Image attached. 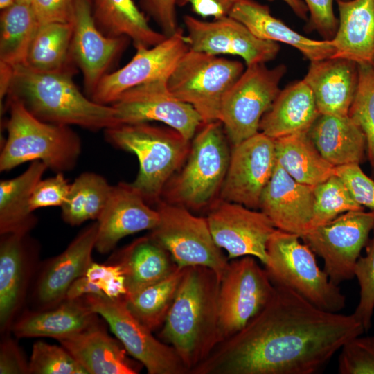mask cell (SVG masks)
<instances>
[{
	"label": "cell",
	"instance_id": "cell-32",
	"mask_svg": "<svg viewBox=\"0 0 374 374\" xmlns=\"http://www.w3.org/2000/svg\"><path fill=\"white\" fill-rule=\"evenodd\" d=\"M46 165L32 161L19 175L0 181V234H28L35 226L37 217L30 208L35 185L42 179Z\"/></svg>",
	"mask_w": 374,
	"mask_h": 374
},
{
	"label": "cell",
	"instance_id": "cell-41",
	"mask_svg": "<svg viewBox=\"0 0 374 374\" xmlns=\"http://www.w3.org/2000/svg\"><path fill=\"white\" fill-rule=\"evenodd\" d=\"M30 374H88L62 346L42 341L35 342L28 361Z\"/></svg>",
	"mask_w": 374,
	"mask_h": 374
},
{
	"label": "cell",
	"instance_id": "cell-21",
	"mask_svg": "<svg viewBox=\"0 0 374 374\" xmlns=\"http://www.w3.org/2000/svg\"><path fill=\"white\" fill-rule=\"evenodd\" d=\"M97 231L96 221L84 228L61 253L49 260L43 267L33 293L41 309L64 301L72 283L85 275L93 262Z\"/></svg>",
	"mask_w": 374,
	"mask_h": 374
},
{
	"label": "cell",
	"instance_id": "cell-50",
	"mask_svg": "<svg viewBox=\"0 0 374 374\" xmlns=\"http://www.w3.org/2000/svg\"><path fill=\"white\" fill-rule=\"evenodd\" d=\"M238 0H176L177 6L189 5L197 15L217 19L229 16Z\"/></svg>",
	"mask_w": 374,
	"mask_h": 374
},
{
	"label": "cell",
	"instance_id": "cell-54",
	"mask_svg": "<svg viewBox=\"0 0 374 374\" xmlns=\"http://www.w3.org/2000/svg\"><path fill=\"white\" fill-rule=\"evenodd\" d=\"M33 0H16V2L29 3L30 4Z\"/></svg>",
	"mask_w": 374,
	"mask_h": 374
},
{
	"label": "cell",
	"instance_id": "cell-28",
	"mask_svg": "<svg viewBox=\"0 0 374 374\" xmlns=\"http://www.w3.org/2000/svg\"><path fill=\"white\" fill-rule=\"evenodd\" d=\"M339 23L332 57L374 64V0H336Z\"/></svg>",
	"mask_w": 374,
	"mask_h": 374
},
{
	"label": "cell",
	"instance_id": "cell-26",
	"mask_svg": "<svg viewBox=\"0 0 374 374\" xmlns=\"http://www.w3.org/2000/svg\"><path fill=\"white\" fill-rule=\"evenodd\" d=\"M229 16L257 37L290 45L310 62L332 57L335 52L330 40H316L299 34L274 17L269 6L255 0H238Z\"/></svg>",
	"mask_w": 374,
	"mask_h": 374
},
{
	"label": "cell",
	"instance_id": "cell-45",
	"mask_svg": "<svg viewBox=\"0 0 374 374\" xmlns=\"http://www.w3.org/2000/svg\"><path fill=\"white\" fill-rule=\"evenodd\" d=\"M71 184L58 172L54 177L41 179L35 185L30 198L33 211L49 206H62L66 202Z\"/></svg>",
	"mask_w": 374,
	"mask_h": 374
},
{
	"label": "cell",
	"instance_id": "cell-51",
	"mask_svg": "<svg viewBox=\"0 0 374 374\" xmlns=\"http://www.w3.org/2000/svg\"><path fill=\"white\" fill-rule=\"evenodd\" d=\"M89 294L104 295L100 288L84 275L72 283L66 292L65 299L74 300Z\"/></svg>",
	"mask_w": 374,
	"mask_h": 374
},
{
	"label": "cell",
	"instance_id": "cell-14",
	"mask_svg": "<svg viewBox=\"0 0 374 374\" xmlns=\"http://www.w3.org/2000/svg\"><path fill=\"white\" fill-rule=\"evenodd\" d=\"M112 105L118 125L160 122L191 141L202 125L198 113L190 105L176 98L169 91L167 79L131 88Z\"/></svg>",
	"mask_w": 374,
	"mask_h": 374
},
{
	"label": "cell",
	"instance_id": "cell-42",
	"mask_svg": "<svg viewBox=\"0 0 374 374\" xmlns=\"http://www.w3.org/2000/svg\"><path fill=\"white\" fill-rule=\"evenodd\" d=\"M373 238L366 245V255L360 256L354 268V277L359 285V299L353 314L364 330L371 327L374 311V229Z\"/></svg>",
	"mask_w": 374,
	"mask_h": 374
},
{
	"label": "cell",
	"instance_id": "cell-15",
	"mask_svg": "<svg viewBox=\"0 0 374 374\" xmlns=\"http://www.w3.org/2000/svg\"><path fill=\"white\" fill-rule=\"evenodd\" d=\"M206 218L215 244L229 260L251 256L265 265L267 244L276 228L261 211L219 198Z\"/></svg>",
	"mask_w": 374,
	"mask_h": 374
},
{
	"label": "cell",
	"instance_id": "cell-55",
	"mask_svg": "<svg viewBox=\"0 0 374 374\" xmlns=\"http://www.w3.org/2000/svg\"><path fill=\"white\" fill-rule=\"evenodd\" d=\"M373 168V173H374V168Z\"/></svg>",
	"mask_w": 374,
	"mask_h": 374
},
{
	"label": "cell",
	"instance_id": "cell-24",
	"mask_svg": "<svg viewBox=\"0 0 374 374\" xmlns=\"http://www.w3.org/2000/svg\"><path fill=\"white\" fill-rule=\"evenodd\" d=\"M321 114L348 116L358 82V64L344 58L310 62L303 78Z\"/></svg>",
	"mask_w": 374,
	"mask_h": 374
},
{
	"label": "cell",
	"instance_id": "cell-11",
	"mask_svg": "<svg viewBox=\"0 0 374 374\" xmlns=\"http://www.w3.org/2000/svg\"><path fill=\"white\" fill-rule=\"evenodd\" d=\"M251 256L232 259L218 295L220 342L242 330L268 303L275 286L265 268Z\"/></svg>",
	"mask_w": 374,
	"mask_h": 374
},
{
	"label": "cell",
	"instance_id": "cell-37",
	"mask_svg": "<svg viewBox=\"0 0 374 374\" xmlns=\"http://www.w3.org/2000/svg\"><path fill=\"white\" fill-rule=\"evenodd\" d=\"M112 186L99 174H80L71 184L67 199L61 206L63 220L71 226L97 220L107 204Z\"/></svg>",
	"mask_w": 374,
	"mask_h": 374
},
{
	"label": "cell",
	"instance_id": "cell-4",
	"mask_svg": "<svg viewBox=\"0 0 374 374\" xmlns=\"http://www.w3.org/2000/svg\"><path fill=\"white\" fill-rule=\"evenodd\" d=\"M10 112L7 137L0 154V171L40 161L55 173L72 170L82 152V141L71 126L42 121L17 98L7 97Z\"/></svg>",
	"mask_w": 374,
	"mask_h": 374
},
{
	"label": "cell",
	"instance_id": "cell-19",
	"mask_svg": "<svg viewBox=\"0 0 374 374\" xmlns=\"http://www.w3.org/2000/svg\"><path fill=\"white\" fill-rule=\"evenodd\" d=\"M71 21V58L82 73L84 89L90 98L130 39L107 36L98 28L93 15L92 0H74Z\"/></svg>",
	"mask_w": 374,
	"mask_h": 374
},
{
	"label": "cell",
	"instance_id": "cell-1",
	"mask_svg": "<svg viewBox=\"0 0 374 374\" xmlns=\"http://www.w3.org/2000/svg\"><path fill=\"white\" fill-rule=\"evenodd\" d=\"M274 286L267 305L190 374H314L365 331L353 313L324 310Z\"/></svg>",
	"mask_w": 374,
	"mask_h": 374
},
{
	"label": "cell",
	"instance_id": "cell-30",
	"mask_svg": "<svg viewBox=\"0 0 374 374\" xmlns=\"http://www.w3.org/2000/svg\"><path fill=\"white\" fill-rule=\"evenodd\" d=\"M308 134L323 157L335 167L359 165L364 161L366 136L348 115L320 114Z\"/></svg>",
	"mask_w": 374,
	"mask_h": 374
},
{
	"label": "cell",
	"instance_id": "cell-49",
	"mask_svg": "<svg viewBox=\"0 0 374 374\" xmlns=\"http://www.w3.org/2000/svg\"><path fill=\"white\" fill-rule=\"evenodd\" d=\"M0 373H29L28 361L17 342L10 337H4L1 342Z\"/></svg>",
	"mask_w": 374,
	"mask_h": 374
},
{
	"label": "cell",
	"instance_id": "cell-36",
	"mask_svg": "<svg viewBox=\"0 0 374 374\" xmlns=\"http://www.w3.org/2000/svg\"><path fill=\"white\" fill-rule=\"evenodd\" d=\"M39 26L29 3L15 2L1 13L0 62L13 68L24 65Z\"/></svg>",
	"mask_w": 374,
	"mask_h": 374
},
{
	"label": "cell",
	"instance_id": "cell-29",
	"mask_svg": "<svg viewBox=\"0 0 374 374\" xmlns=\"http://www.w3.org/2000/svg\"><path fill=\"white\" fill-rule=\"evenodd\" d=\"M320 114L311 89L304 80L295 81L280 91L259 131L274 139L308 132Z\"/></svg>",
	"mask_w": 374,
	"mask_h": 374
},
{
	"label": "cell",
	"instance_id": "cell-7",
	"mask_svg": "<svg viewBox=\"0 0 374 374\" xmlns=\"http://www.w3.org/2000/svg\"><path fill=\"white\" fill-rule=\"evenodd\" d=\"M264 265L271 283L289 288L315 306L339 312L346 305V296L321 269L315 253L296 234L279 229L267 244Z\"/></svg>",
	"mask_w": 374,
	"mask_h": 374
},
{
	"label": "cell",
	"instance_id": "cell-12",
	"mask_svg": "<svg viewBox=\"0 0 374 374\" xmlns=\"http://www.w3.org/2000/svg\"><path fill=\"white\" fill-rule=\"evenodd\" d=\"M84 299L101 316L127 353L145 367L148 374H187L188 370L175 348L157 339L152 331L135 318L124 297L110 299L89 294Z\"/></svg>",
	"mask_w": 374,
	"mask_h": 374
},
{
	"label": "cell",
	"instance_id": "cell-35",
	"mask_svg": "<svg viewBox=\"0 0 374 374\" xmlns=\"http://www.w3.org/2000/svg\"><path fill=\"white\" fill-rule=\"evenodd\" d=\"M73 25L51 22L39 26L29 46L24 65L34 71L75 73L71 55Z\"/></svg>",
	"mask_w": 374,
	"mask_h": 374
},
{
	"label": "cell",
	"instance_id": "cell-17",
	"mask_svg": "<svg viewBox=\"0 0 374 374\" xmlns=\"http://www.w3.org/2000/svg\"><path fill=\"white\" fill-rule=\"evenodd\" d=\"M132 60L122 68L109 73L100 82L90 98L112 105L127 90L152 81L168 79L182 55L189 49L181 28L152 47L139 46Z\"/></svg>",
	"mask_w": 374,
	"mask_h": 374
},
{
	"label": "cell",
	"instance_id": "cell-43",
	"mask_svg": "<svg viewBox=\"0 0 374 374\" xmlns=\"http://www.w3.org/2000/svg\"><path fill=\"white\" fill-rule=\"evenodd\" d=\"M361 335L347 341L340 349L339 373L374 374V335Z\"/></svg>",
	"mask_w": 374,
	"mask_h": 374
},
{
	"label": "cell",
	"instance_id": "cell-39",
	"mask_svg": "<svg viewBox=\"0 0 374 374\" xmlns=\"http://www.w3.org/2000/svg\"><path fill=\"white\" fill-rule=\"evenodd\" d=\"M364 209L353 199L343 180L334 174L314 187L313 214L309 230L325 224L344 213Z\"/></svg>",
	"mask_w": 374,
	"mask_h": 374
},
{
	"label": "cell",
	"instance_id": "cell-53",
	"mask_svg": "<svg viewBox=\"0 0 374 374\" xmlns=\"http://www.w3.org/2000/svg\"><path fill=\"white\" fill-rule=\"evenodd\" d=\"M16 2V0H0V8L3 10Z\"/></svg>",
	"mask_w": 374,
	"mask_h": 374
},
{
	"label": "cell",
	"instance_id": "cell-52",
	"mask_svg": "<svg viewBox=\"0 0 374 374\" xmlns=\"http://www.w3.org/2000/svg\"><path fill=\"white\" fill-rule=\"evenodd\" d=\"M274 1V0H269ZM292 9L294 13L303 20L308 19V10L303 0H282Z\"/></svg>",
	"mask_w": 374,
	"mask_h": 374
},
{
	"label": "cell",
	"instance_id": "cell-46",
	"mask_svg": "<svg viewBox=\"0 0 374 374\" xmlns=\"http://www.w3.org/2000/svg\"><path fill=\"white\" fill-rule=\"evenodd\" d=\"M303 1L309 14L307 31H317L324 39L331 40L335 36L339 23L333 7L336 0Z\"/></svg>",
	"mask_w": 374,
	"mask_h": 374
},
{
	"label": "cell",
	"instance_id": "cell-38",
	"mask_svg": "<svg viewBox=\"0 0 374 374\" xmlns=\"http://www.w3.org/2000/svg\"><path fill=\"white\" fill-rule=\"evenodd\" d=\"M185 268L178 267L165 278L124 297L128 310L152 332L163 326Z\"/></svg>",
	"mask_w": 374,
	"mask_h": 374
},
{
	"label": "cell",
	"instance_id": "cell-13",
	"mask_svg": "<svg viewBox=\"0 0 374 374\" xmlns=\"http://www.w3.org/2000/svg\"><path fill=\"white\" fill-rule=\"evenodd\" d=\"M374 229V211L344 213L301 237L323 260V270L339 285L354 278L355 265Z\"/></svg>",
	"mask_w": 374,
	"mask_h": 374
},
{
	"label": "cell",
	"instance_id": "cell-27",
	"mask_svg": "<svg viewBox=\"0 0 374 374\" xmlns=\"http://www.w3.org/2000/svg\"><path fill=\"white\" fill-rule=\"evenodd\" d=\"M84 297L64 299L58 304L28 312L11 329L18 338L51 337L57 340L78 334L99 321Z\"/></svg>",
	"mask_w": 374,
	"mask_h": 374
},
{
	"label": "cell",
	"instance_id": "cell-44",
	"mask_svg": "<svg viewBox=\"0 0 374 374\" xmlns=\"http://www.w3.org/2000/svg\"><path fill=\"white\" fill-rule=\"evenodd\" d=\"M357 203L374 211V181L364 173L359 164L335 168Z\"/></svg>",
	"mask_w": 374,
	"mask_h": 374
},
{
	"label": "cell",
	"instance_id": "cell-18",
	"mask_svg": "<svg viewBox=\"0 0 374 374\" xmlns=\"http://www.w3.org/2000/svg\"><path fill=\"white\" fill-rule=\"evenodd\" d=\"M276 164L274 139L261 132L233 145L220 199L258 209Z\"/></svg>",
	"mask_w": 374,
	"mask_h": 374
},
{
	"label": "cell",
	"instance_id": "cell-16",
	"mask_svg": "<svg viewBox=\"0 0 374 374\" xmlns=\"http://www.w3.org/2000/svg\"><path fill=\"white\" fill-rule=\"evenodd\" d=\"M183 21L187 44L194 51L239 56L247 66L265 64L275 59L280 51L278 42L257 37L231 16L208 21L186 15Z\"/></svg>",
	"mask_w": 374,
	"mask_h": 374
},
{
	"label": "cell",
	"instance_id": "cell-25",
	"mask_svg": "<svg viewBox=\"0 0 374 374\" xmlns=\"http://www.w3.org/2000/svg\"><path fill=\"white\" fill-rule=\"evenodd\" d=\"M28 234L8 233L0 240V327L11 328L25 297L30 271Z\"/></svg>",
	"mask_w": 374,
	"mask_h": 374
},
{
	"label": "cell",
	"instance_id": "cell-5",
	"mask_svg": "<svg viewBox=\"0 0 374 374\" xmlns=\"http://www.w3.org/2000/svg\"><path fill=\"white\" fill-rule=\"evenodd\" d=\"M104 132L108 143L136 156L139 172L131 184L148 204H157L166 184L184 163L191 141L170 127L150 123L118 125Z\"/></svg>",
	"mask_w": 374,
	"mask_h": 374
},
{
	"label": "cell",
	"instance_id": "cell-48",
	"mask_svg": "<svg viewBox=\"0 0 374 374\" xmlns=\"http://www.w3.org/2000/svg\"><path fill=\"white\" fill-rule=\"evenodd\" d=\"M74 0H33L30 5L39 24L70 22Z\"/></svg>",
	"mask_w": 374,
	"mask_h": 374
},
{
	"label": "cell",
	"instance_id": "cell-20",
	"mask_svg": "<svg viewBox=\"0 0 374 374\" xmlns=\"http://www.w3.org/2000/svg\"><path fill=\"white\" fill-rule=\"evenodd\" d=\"M96 221L95 249L104 254L111 251L123 238L154 229L159 213L131 183L119 182L112 186L107 204Z\"/></svg>",
	"mask_w": 374,
	"mask_h": 374
},
{
	"label": "cell",
	"instance_id": "cell-34",
	"mask_svg": "<svg viewBox=\"0 0 374 374\" xmlns=\"http://www.w3.org/2000/svg\"><path fill=\"white\" fill-rule=\"evenodd\" d=\"M276 162L298 182L314 187L335 174L310 139L308 132L274 139Z\"/></svg>",
	"mask_w": 374,
	"mask_h": 374
},
{
	"label": "cell",
	"instance_id": "cell-47",
	"mask_svg": "<svg viewBox=\"0 0 374 374\" xmlns=\"http://www.w3.org/2000/svg\"><path fill=\"white\" fill-rule=\"evenodd\" d=\"M142 8L167 37L179 29L176 0H140Z\"/></svg>",
	"mask_w": 374,
	"mask_h": 374
},
{
	"label": "cell",
	"instance_id": "cell-33",
	"mask_svg": "<svg viewBox=\"0 0 374 374\" xmlns=\"http://www.w3.org/2000/svg\"><path fill=\"white\" fill-rule=\"evenodd\" d=\"M93 15L106 35L126 37L139 46L152 47L167 36L154 30L133 0H92Z\"/></svg>",
	"mask_w": 374,
	"mask_h": 374
},
{
	"label": "cell",
	"instance_id": "cell-40",
	"mask_svg": "<svg viewBox=\"0 0 374 374\" xmlns=\"http://www.w3.org/2000/svg\"><path fill=\"white\" fill-rule=\"evenodd\" d=\"M348 116L362 130L366 155L374 168V64H358V82Z\"/></svg>",
	"mask_w": 374,
	"mask_h": 374
},
{
	"label": "cell",
	"instance_id": "cell-9",
	"mask_svg": "<svg viewBox=\"0 0 374 374\" xmlns=\"http://www.w3.org/2000/svg\"><path fill=\"white\" fill-rule=\"evenodd\" d=\"M157 209L159 221L149 235L168 251L177 266L206 267L221 280L229 261L215 244L206 217L161 199Z\"/></svg>",
	"mask_w": 374,
	"mask_h": 374
},
{
	"label": "cell",
	"instance_id": "cell-10",
	"mask_svg": "<svg viewBox=\"0 0 374 374\" xmlns=\"http://www.w3.org/2000/svg\"><path fill=\"white\" fill-rule=\"evenodd\" d=\"M286 72L282 64L271 69L265 63L249 65L228 90L219 121L233 145L260 132L261 119L279 93Z\"/></svg>",
	"mask_w": 374,
	"mask_h": 374
},
{
	"label": "cell",
	"instance_id": "cell-8",
	"mask_svg": "<svg viewBox=\"0 0 374 374\" xmlns=\"http://www.w3.org/2000/svg\"><path fill=\"white\" fill-rule=\"evenodd\" d=\"M238 60L188 49L167 79L170 92L192 106L202 123L219 121L223 98L244 71Z\"/></svg>",
	"mask_w": 374,
	"mask_h": 374
},
{
	"label": "cell",
	"instance_id": "cell-3",
	"mask_svg": "<svg viewBox=\"0 0 374 374\" xmlns=\"http://www.w3.org/2000/svg\"><path fill=\"white\" fill-rule=\"evenodd\" d=\"M72 76L69 73L40 72L20 65L14 68L6 97L17 98L33 116L46 123L92 131L118 125L114 108L84 96Z\"/></svg>",
	"mask_w": 374,
	"mask_h": 374
},
{
	"label": "cell",
	"instance_id": "cell-6",
	"mask_svg": "<svg viewBox=\"0 0 374 374\" xmlns=\"http://www.w3.org/2000/svg\"><path fill=\"white\" fill-rule=\"evenodd\" d=\"M228 141L220 121L202 123L184 163L166 184L161 199L191 211L209 209L220 198L227 172Z\"/></svg>",
	"mask_w": 374,
	"mask_h": 374
},
{
	"label": "cell",
	"instance_id": "cell-22",
	"mask_svg": "<svg viewBox=\"0 0 374 374\" xmlns=\"http://www.w3.org/2000/svg\"><path fill=\"white\" fill-rule=\"evenodd\" d=\"M313 206L314 187L298 182L276 162L259 209L277 229L301 237L310 229Z\"/></svg>",
	"mask_w": 374,
	"mask_h": 374
},
{
	"label": "cell",
	"instance_id": "cell-23",
	"mask_svg": "<svg viewBox=\"0 0 374 374\" xmlns=\"http://www.w3.org/2000/svg\"><path fill=\"white\" fill-rule=\"evenodd\" d=\"M57 341L88 374H136L143 366L132 361L120 341L109 336L99 322Z\"/></svg>",
	"mask_w": 374,
	"mask_h": 374
},
{
	"label": "cell",
	"instance_id": "cell-2",
	"mask_svg": "<svg viewBox=\"0 0 374 374\" xmlns=\"http://www.w3.org/2000/svg\"><path fill=\"white\" fill-rule=\"evenodd\" d=\"M220 279L204 266L186 267L159 334L188 370L204 362L220 342L218 295Z\"/></svg>",
	"mask_w": 374,
	"mask_h": 374
},
{
	"label": "cell",
	"instance_id": "cell-31",
	"mask_svg": "<svg viewBox=\"0 0 374 374\" xmlns=\"http://www.w3.org/2000/svg\"><path fill=\"white\" fill-rule=\"evenodd\" d=\"M112 261L122 267L126 296L165 278L178 268L168 251L150 235L134 240L118 251Z\"/></svg>",
	"mask_w": 374,
	"mask_h": 374
}]
</instances>
